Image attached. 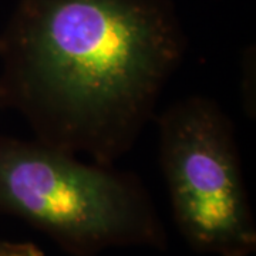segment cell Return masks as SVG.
<instances>
[{
  "mask_svg": "<svg viewBox=\"0 0 256 256\" xmlns=\"http://www.w3.org/2000/svg\"><path fill=\"white\" fill-rule=\"evenodd\" d=\"M185 48L171 0H18L0 36V107L37 141L114 165Z\"/></svg>",
  "mask_w": 256,
  "mask_h": 256,
  "instance_id": "6da1fadb",
  "label": "cell"
},
{
  "mask_svg": "<svg viewBox=\"0 0 256 256\" xmlns=\"http://www.w3.org/2000/svg\"><path fill=\"white\" fill-rule=\"evenodd\" d=\"M158 136L175 220L186 240L208 254L250 255L256 229L228 116L214 100L191 96L161 114Z\"/></svg>",
  "mask_w": 256,
  "mask_h": 256,
  "instance_id": "3957f363",
  "label": "cell"
},
{
  "mask_svg": "<svg viewBox=\"0 0 256 256\" xmlns=\"http://www.w3.org/2000/svg\"><path fill=\"white\" fill-rule=\"evenodd\" d=\"M0 256H44V254L32 242L0 240Z\"/></svg>",
  "mask_w": 256,
  "mask_h": 256,
  "instance_id": "277c9868",
  "label": "cell"
},
{
  "mask_svg": "<svg viewBox=\"0 0 256 256\" xmlns=\"http://www.w3.org/2000/svg\"><path fill=\"white\" fill-rule=\"evenodd\" d=\"M0 212L28 220L78 256L164 244V229L136 175L84 164L37 140L0 134Z\"/></svg>",
  "mask_w": 256,
  "mask_h": 256,
  "instance_id": "7a4b0ae2",
  "label": "cell"
}]
</instances>
